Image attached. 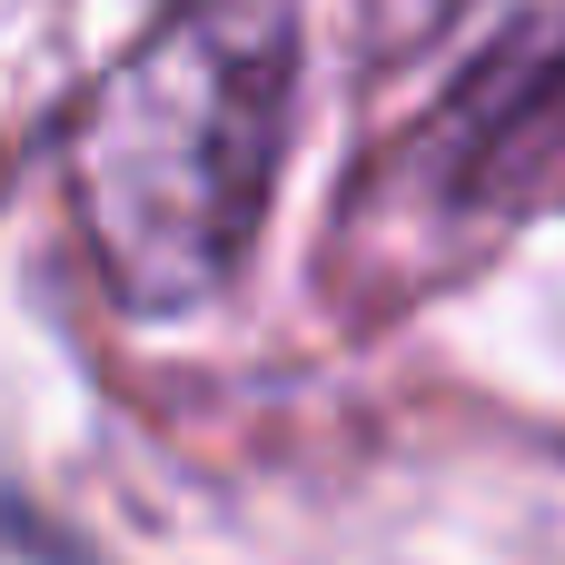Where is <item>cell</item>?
<instances>
[{"label": "cell", "mask_w": 565, "mask_h": 565, "mask_svg": "<svg viewBox=\"0 0 565 565\" xmlns=\"http://www.w3.org/2000/svg\"><path fill=\"white\" fill-rule=\"evenodd\" d=\"M288 139V10L179 0L89 99L70 189L79 228L139 318H179L248 258Z\"/></svg>", "instance_id": "obj_1"}, {"label": "cell", "mask_w": 565, "mask_h": 565, "mask_svg": "<svg viewBox=\"0 0 565 565\" xmlns=\"http://www.w3.org/2000/svg\"><path fill=\"white\" fill-rule=\"evenodd\" d=\"M447 10H467V0H367V20H377V50H417Z\"/></svg>", "instance_id": "obj_2"}]
</instances>
